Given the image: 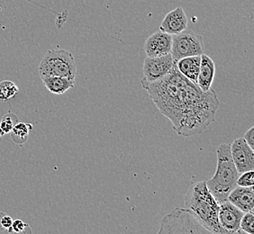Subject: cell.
I'll use <instances>...</instances> for the list:
<instances>
[{
	"mask_svg": "<svg viewBox=\"0 0 254 234\" xmlns=\"http://www.w3.org/2000/svg\"><path fill=\"white\" fill-rule=\"evenodd\" d=\"M171 46L172 35L158 31L146 40L144 52L148 57H159L171 54Z\"/></svg>",
	"mask_w": 254,
	"mask_h": 234,
	"instance_id": "30bf717a",
	"label": "cell"
},
{
	"mask_svg": "<svg viewBox=\"0 0 254 234\" xmlns=\"http://www.w3.org/2000/svg\"><path fill=\"white\" fill-rule=\"evenodd\" d=\"M204 54V43L200 34L193 30L187 29L172 35L171 54L174 62L191 56H201Z\"/></svg>",
	"mask_w": 254,
	"mask_h": 234,
	"instance_id": "8992f818",
	"label": "cell"
},
{
	"mask_svg": "<svg viewBox=\"0 0 254 234\" xmlns=\"http://www.w3.org/2000/svg\"><path fill=\"white\" fill-rule=\"evenodd\" d=\"M142 87L180 135L199 134L215 122L219 108L215 90L203 91L179 71L176 63L164 77L150 83L142 81Z\"/></svg>",
	"mask_w": 254,
	"mask_h": 234,
	"instance_id": "6da1fadb",
	"label": "cell"
},
{
	"mask_svg": "<svg viewBox=\"0 0 254 234\" xmlns=\"http://www.w3.org/2000/svg\"><path fill=\"white\" fill-rule=\"evenodd\" d=\"M176 67L185 78L193 83H197V77L200 68V56H191L178 60Z\"/></svg>",
	"mask_w": 254,
	"mask_h": 234,
	"instance_id": "5bb4252c",
	"label": "cell"
},
{
	"mask_svg": "<svg viewBox=\"0 0 254 234\" xmlns=\"http://www.w3.org/2000/svg\"><path fill=\"white\" fill-rule=\"evenodd\" d=\"M41 79L50 92L55 95H63L67 92L68 89L73 88L75 85V80L73 79L58 76L44 77Z\"/></svg>",
	"mask_w": 254,
	"mask_h": 234,
	"instance_id": "9a60e30c",
	"label": "cell"
},
{
	"mask_svg": "<svg viewBox=\"0 0 254 234\" xmlns=\"http://www.w3.org/2000/svg\"><path fill=\"white\" fill-rule=\"evenodd\" d=\"M231 156L239 173L254 170V151L244 138H238L230 145Z\"/></svg>",
	"mask_w": 254,
	"mask_h": 234,
	"instance_id": "ba28073f",
	"label": "cell"
},
{
	"mask_svg": "<svg viewBox=\"0 0 254 234\" xmlns=\"http://www.w3.org/2000/svg\"><path fill=\"white\" fill-rule=\"evenodd\" d=\"M184 202L185 208L211 234H226L218 220L219 204L211 194L206 181H199L191 185L185 195Z\"/></svg>",
	"mask_w": 254,
	"mask_h": 234,
	"instance_id": "7a4b0ae2",
	"label": "cell"
},
{
	"mask_svg": "<svg viewBox=\"0 0 254 234\" xmlns=\"http://www.w3.org/2000/svg\"><path fill=\"white\" fill-rule=\"evenodd\" d=\"M216 156L217 165L215 175L206 181V185L215 200L221 204L227 201L230 192L237 185L236 181L240 173L236 170L231 156L230 144L223 143L217 147Z\"/></svg>",
	"mask_w": 254,
	"mask_h": 234,
	"instance_id": "3957f363",
	"label": "cell"
},
{
	"mask_svg": "<svg viewBox=\"0 0 254 234\" xmlns=\"http://www.w3.org/2000/svg\"><path fill=\"white\" fill-rule=\"evenodd\" d=\"M8 234H32V230L29 225L22 220L16 219L13 221L11 228L7 232Z\"/></svg>",
	"mask_w": 254,
	"mask_h": 234,
	"instance_id": "ffe728a7",
	"label": "cell"
},
{
	"mask_svg": "<svg viewBox=\"0 0 254 234\" xmlns=\"http://www.w3.org/2000/svg\"><path fill=\"white\" fill-rule=\"evenodd\" d=\"M244 139L245 142H247V144L254 150V126L251 127L249 130L245 132Z\"/></svg>",
	"mask_w": 254,
	"mask_h": 234,
	"instance_id": "603a6c76",
	"label": "cell"
},
{
	"mask_svg": "<svg viewBox=\"0 0 254 234\" xmlns=\"http://www.w3.org/2000/svg\"><path fill=\"white\" fill-rule=\"evenodd\" d=\"M31 129H32L31 124H27L25 122H17L13 128V130L11 131L12 140L16 144H23L27 140Z\"/></svg>",
	"mask_w": 254,
	"mask_h": 234,
	"instance_id": "2e32d148",
	"label": "cell"
},
{
	"mask_svg": "<svg viewBox=\"0 0 254 234\" xmlns=\"http://www.w3.org/2000/svg\"><path fill=\"white\" fill-rule=\"evenodd\" d=\"M174 60L171 54L159 57H147L143 63V75L142 81L153 82L164 77L174 66Z\"/></svg>",
	"mask_w": 254,
	"mask_h": 234,
	"instance_id": "52a82bcc",
	"label": "cell"
},
{
	"mask_svg": "<svg viewBox=\"0 0 254 234\" xmlns=\"http://www.w3.org/2000/svg\"><path fill=\"white\" fill-rule=\"evenodd\" d=\"M244 214L242 210L228 200L219 204L218 220L221 227L225 230L226 234H243L240 229V224Z\"/></svg>",
	"mask_w": 254,
	"mask_h": 234,
	"instance_id": "9c48e42d",
	"label": "cell"
},
{
	"mask_svg": "<svg viewBox=\"0 0 254 234\" xmlns=\"http://www.w3.org/2000/svg\"><path fill=\"white\" fill-rule=\"evenodd\" d=\"M41 78L58 76L75 80L77 64L73 54L66 50H50L44 54L38 67Z\"/></svg>",
	"mask_w": 254,
	"mask_h": 234,
	"instance_id": "277c9868",
	"label": "cell"
},
{
	"mask_svg": "<svg viewBox=\"0 0 254 234\" xmlns=\"http://www.w3.org/2000/svg\"><path fill=\"white\" fill-rule=\"evenodd\" d=\"M240 229L245 234H254V214L253 212L244 214L241 220Z\"/></svg>",
	"mask_w": 254,
	"mask_h": 234,
	"instance_id": "d6986e66",
	"label": "cell"
},
{
	"mask_svg": "<svg viewBox=\"0 0 254 234\" xmlns=\"http://www.w3.org/2000/svg\"><path fill=\"white\" fill-rule=\"evenodd\" d=\"M188 28V17L184 9L179 6L167 14L160 26V31L174 35Z\"/></svg>",
	"mask_w": 254,
	"mask_h": 234,
	"instance_id": "8fae6325",
	"label": "cell"
},
{
	"mask_svg": "<svg viewBox=\"0 0 254 234\" xmlns=\"http://www.w3.org/2000/svg\"><path fill=\"white\" fill-rule=\"evenodd\" d=\"M14 219L3 212H0V232H8Z\"/></svg>",
	"mask_w": 254,
	"mask_h": 234,
	"instance_id": "7402d4cb",
	"label": "cell"
},
{
	"mask_svg": "<svg viewBox=\"0 0 254 234\" xmlns=\"http://www.w3.org/2000/svg\"><path fill=\"white\" fill-rule=\"evenodd\" d=\"M19 92V88L10 80H3L0 82V100L7 101L15 98L16 94Z\"/></svg>",
	"mask_w": 254,
	"mask_h": 234,
	"instance_id": "e0dca14e",
	"label": "cell"
},
{
	"mask_svg": "<svg viewBox=\"0 0 254 234\" xmlns=\"http://www.w3.org/2000/svg\"><path fill=\"white\" fill-rule=\"evenodd\" d=\"M215 66L214 60L205 54L200 56V68L196 85L203 90L208 91L215 78Z\"/></svg>",
	"mask_w": 254,
	"mask_h": 234,
	"instance_id": "4fadbf2b",
	"label": "cell"
},
{
	"mask_svg": "<svg viewBox=\"0 0 254 234\" xmlns=\"http://www.w3.org/2000/svg\"><path fill=\"white\" fill-rule=\"evenodd\" d=\"M236 185L239 186H253L254 185V171H250L243 172L242 175L238 176Z\"/></svg>",
	"mask_w": 254,
	"mask_h": 234,
	"instance_id": "44dd1931",
	"label": "cell"
},
{
	"mask_svg": "<svg viewBox=\"0 0 254 234\" xmlns=\"http://www.w3.org/2000/svg\"><path fill=\"white\" fill-rule=\"evenodd\" d=\"M211 234L186 208H175L161 221L158 234Z\"/></svg>",
	"mask_w": 254,
	"mask_h": 234,
	"instance_id": "5b68a950",
	"label": "cell"
},
{
	"mask_svg": "<svg viewBox=\"0 0 254 234\" xmlns=\"http://www.w3.org/2000/svg\"><path fill=\"white\" fill-rule=\"evenodd\" d=\"M227 200L242 210L244 213L254 212V188L253 186H239L236 185L230 192Z\"/></svg>",
	"mask_w": 254,
	"mask_h": 234,
	"instance_id": "7c38bea8",
	"label": "cell"
},
{
	"mask_svg": "<svg viewBox=\"0 0 254 234\" xmlns=\"http://www.w3.org/2000/svg\"><path fill=\"white\" fill-rule=\"evenodd\" d=\"M17 122L18 119L14 114L8 113L4 116L0 121V137L5 133H10Z\"/></svg>",
	"mask_w": 254,
	"mask_h": 234,
	"instance_id": "ac0fdd59",
	"label": "cell"
}]
</instances>
